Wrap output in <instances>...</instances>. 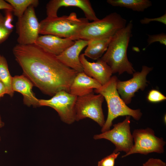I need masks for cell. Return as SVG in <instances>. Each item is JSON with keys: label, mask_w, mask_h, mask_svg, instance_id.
Wrapping results in <instances>:
<instances>
[{"label": "cell", "mask_w": 166, "mask_h": 166, "mask_svg": "<svg viewBox=\"0 0 166 166\" xmlns=\"http://www.w3.org/2000/svg\"><path fill=\"white\" fill-rule=\"evenodd\" d=\"M13 53L23 74L45 94L53 96L61 91L69 93L71 85L78 72L66 66L56 56L35 44H17Z\"/></svg>", "instance_id": "1"}, {"label": "cell", "mask_w": 166, "mask_h": 166, "mask_svg": "<svg viewBox=\"0 0 166 166\" xmlns=\"http://www.w3.org/2000/svg\"><path fill=\"white\" fill-rule=\"evenodd\" d=\"M132 28L131 21L117 32L112 37L107 50L101 58L110 66L113 73H118L120 75L126 72L133 74L135 71L127 56Z\"/></svg>", "instance_id": "2"}, {"label": "cell", "mask_w": 166, "mask_h": 166, "mask_svg": "<svg viewBox=\"0 0 166 166\" xmlns=\"http://www.w3.org/2000/svg\"><path fill=\"white\" fill-rule=\"evenodd\" d=\"M118 80L116 76H112L105 84L94 90L95 93L103 96L107 105V117L104 125L102 127L101 132L110 130L113 125V121L119 116H129L138 121L142 115L140 109H131L121 98L117 89Z\"/></svg>", "instance_id": "3"}, {"label": "cell", "mask_w": 166, "mask_h": 166, "mask_svg": "<svg viewBox=\"0 0 166 166\" xmlns=\"http://www.w3.org/2000/svg\"><path fill=\"white\" fill-rule=\"evenodd\" d=\"M89 22L85 18H78L74 12L68 15L46 17L39 22V34L69 38L75 41L78 40L81 31Z\"/></svg>", "instance_id": "4"}, {"label": "cell", "mask_w": 166, "mask_h": 166, "mask_svg": "<svg viewBox=\"0 0 166 166\" xmlns=\"http://www.w3.org/2000/svg\"><path fill=\"white\" fill-rule=\"evenodd\" d=\"M126 20L117 12L106 15L102 19L89 22L81 30L78 40L89 41L112 37L126 25Z\"/></svg>", "instance_id": "5"}, {"label": "cell", "mask_w": 166, "mask_h": 166, "mask_svg": "<svg viewBox=\"0 0 166 166\" xmlns=\"http://www.w3.org/2000/svg\"><path fill=\"white\" fill-rule=\"evenodd\" d=\"M132 135L133 145L130 151L122 156V158L136 153L147 155L153 152H164L166 142L162 138L156 136L151 128L135 129Z\"/></svg>", "instance_id": "6"}, {"label": "cell", "mask_w": 166, "mask_h": 166, "mask_svg": "<svg viewBox=\"0 0 166 166\" xmlns=\"http://www.w3.org/2000/svg\"><path fill=\"white\" fill-rule=\"evenodd\" d=\"M104 99L102 95H95L93 92L77 97L75 107V121L89 118L102 127L105 122L102 109Z\"/></svg>", "instance_id": "7"}, {"label": "cell", "mask_w": 166, "mask_h": 166, "mask_svg": "<svg viewBox=\"0 0 166 166\" xmlns=\"http://www.w3.org/2000/svg\"><path fill=\"white\" fill-rule=\"evenodd\" d=\"M130 116H126L123 121L113 125V128L112 129L94 135V139H103L110 141L115 147L114 152L123 151L125 154L128 153L133 145L130 130Z\"/></svg>", "instance_id": "8"}, {"label": "cell", "mask_w": 166, "mask_h": 166, "mask_svg": "<svg viewBox=\"0 0 166 166\" xmlns=\"http://www.w3.org/2000/svg\"><path fill=\"white\" fill-rule=\"evenodd\" d=\"M77 97L61 91L49 99H39V106H47L55 109L61 120L68 124L75 121V107Z\"/></svg>", "instance_id": "9"}, {"label": "cell", "mask_w": 166, "mask_h": 166, "mask_svg": "<svg viewBox=\"0 0 166 166\" xmlns=\"http://www.w3.org/2000/svg\"><path fill=\"white\" fill-rule=\"evenodd\" d=\"M34 8L32 6H30L23 14L18 18L16 27L18 44H34L39 36L40 24Z\"/></svg>", "instance_id": "10"}, {"label": "cell", "mask_w": 166, "mask_h": 166, "mask_svg": "<svg viewBox=\"0 0 166 166\" xmlns=\"http://www.w3.org/2000/svg\"><path fill=\"white\" fill-rule=\"evenodd\" d=\"M153 69L146 65L142 66L141 72L134 73L131 79L124 81L118 80L117 84V92L126 105L131 102L132 98L139 89L144 90L147 86L146 77Z\"/></svg>", "instance_id": "11"}, {"label": "cell", "mask_w": 166, "mask_h": 166, "mask_svg": "<svg viewBox=\"0 0 166 166\" xmlns=\"http://www.w3.org/2000/svg\"><path fill=\"white\" fill-rule=\"evenodd\" d=\"M69 6L77 7L81 9L88 20L94 21L99 19L88 0H51L46 6L47 17H57V11L60 7Z\"/></svg>", "instance_id": "12"}, {"label": "cell", "mask_w": 166, "mask_h": 166, "mask_svg": "<svg viewBox=\"0 0 166 166\" xmlns=\"http://www.w3.org/2000/svg\"><path fill=\"white\" fill-rule=\"evenodd\" d=\"M79 59L83 71L88 76L93 78L101 85L107 83L113 74L112 69L107 63L101 58L95 62H90L84 53L80 55Z\"/></svg>", "instance_id": "13"}, {"label": "cell", "mask_w": 166, "mask_h": 166, "mask_svg": "<svg viewBox=\"0 0 166 166\" xmlns=\"http://www.w3.org/2000/svg\"><path fill=\"white\" fill-rule=\"evenodd\" d=\"M74 42L70 38L47 34L39 36L34 44L44 51L57 56L72 45Z\"/></svg>", "instance_id": "14"}, {"label": "cell", "mask_w": 166, "mask_h": 166, "mask_svg": "<svg viewBox=\"0 0 166 166\" xmlns=\"http://www.w3.org/2000/svg\"><path fill=\"white\" fill-rule=\"evenodd\" d=\"M88 42L89 41L81 39L75 41L72 45L56 57L66 66L78 73L83 72V68L79 59L80 54L84 48L87 46Z\"/></svg>", "instance_id": "15"}, {"label": "cell", "mask_w": 166, "mask_h": 166, "mask_svg": "<svg viewBox=\"0 0 166 166\" xmlns=\"http://www.w3.org/2000/svg\"><path fill=\"white\" fill-rule=\"evenodd\" d=\"M12 86L14 92H18L22 95L25 105L29 107L39 106V99L35 97L32 91L34 85L24 75H15L13 77Z\"/></svg>", "instance_id": "16"}, {"label": "cell", "mask_w": 166, "mask_h": 166, "mask_svg": "<svg viewBox=\"0 0 166 166\" xmlns=\"http://www.w3.org/2000/svg\"><path fill=\"white\" fill-rule=\"evenodd\" d=\"M101 85L95 79L83 72L78 73L74 78L70 88L69 93L77 97L85 96L93 92Z\"/></svg>", "instance_id": "17"}, {"label": "cell", "mask_w": 166, "mask_h": 166, "mask_svg": "<svg viewBox=\"0 0 166 166\" xmlns=\"http://www.w3.org/2000/svg\"><path fill=\"white\" fill-rule=\"evenodd\" d=\"M112 37L89 40L85 56L94 60L100 58L107 50Z\"/></svg>", "instance_id": "18"}, {"label": "cell", "mask_w": 166, "mask_h": 166, "mask_svg": "<svg viewBox=\"0 0 166 166\" xmlns=\"http://www.w3.org/2000/svg\"><path fill=\"white\" fill-rule=\"evenodd\" d=\"M106 2L113 6L125 7L138 12H143L152 5L149 0H107Z\"/></svg>", "instance_id": "19"}, {"label": "cell", "mask_w": 166, "mask_h": 166, "mask_svg": "<svg viewBox=\"0 0 166 166\" xmlns=\"http://www.w3.org/2000/svg\"><path fill=\"white\" fill-rule=\"evenodd\" d=\"M12 77L9 72L6 58L0 55V80L4 84L6 94L12 97L14 93L12 86Z\"/></svg>", "instance_id": "20"}, {"label": "cell", "mask_w": 166, "mask_h": 166, "mask_svg": "<svg viewBox=\"0 0 166 166\" xmlns=\"http://www.w3.org/2000/svg\"><path fill=\"white\" fill-rule=\"evenodd\" d=\"M12 6L13 12L18 18L21 17L27 8L32 6L37 7L39 3L38 0H6Z\"/></svg>", "instance_id": "21"}, {"label": "cell", "mask_w": 166, "mask_h": 166, "mask_svg": "<svg viewBox=\"0 0 166 166\" xmlns=\"http://www.w3.org/2000/svg\"><path fill=\"white\" fill-rule=\"evenodd\" d=\"M12 31L5 26L4 16L0 12V44L8 38Z\"/></svg>", "instance_id": "22"}, {"label": "cell", "mask_w": 166, "mask_h": 166, "mask_svg": "<svg viewBox=\"0 0 166 166\" xmlns=\"http://www.w3.org/2000/svg\"><path fill=\"white\" fill-rule=\"evenodd\" d=\"M120 153L113 152L98 161L97 166H114L115 161Z\"/></svg>", "instance_id": "23"}, {"label": "cell", "mask_w": 166, "mask_h": 166, "mask_svg": "<svg viewBox=\"0 0 166 166\" xmlns=\"http://www.w3.org/2000/svg\"><path fill=\"white\" fill-rule=\"evenodd\" d=\"M147 98L150 102L157 103L165 100L166 97L159 91L152 89L148 93Z\"/></svg>", "instance_id": "24"}, {"label": "cell", "mask_w": 166, "mask_h": 166, "mask_svg": "<svg viewBox=\"0 0 166 166\" xmlns=\"http://www.w3.org/2000/svg\"><path fill=\"white\" fill-rule=\"evenodd\" d=\"M147 46L155 42H158L160 44L166 45V34L162 33L156 34H148Z\"/></svg>", "instance_id": "25"}, {"label": "cell", "mask_w": 166, "mask_h": 166, "mask_svg": "<svg viewBox=\"0 0 166 166\" xmlns=\"http://www.w3.org/2000/svg\"><path fill=\"white\" fill-rule=\"evenodd\" d=\"M140 23L142 24H147L152 22H157L166 25V13H165L163 15L157 18H144L140 21Z\"/></svg>", "instance_id": "26"}, {"label": "cell", "mask_w": 166, "mask_h": 166, "mask_svg": "<svg viewBox=\"0 0 166 166\" xmlns=\"http://www.w3.org/2000/svg\"><path fill=\"white\" fill-rule=\"evenodd\" d=\"M13 11L9 10H6L5 15L4 16L5 24V26L10 30H13L14 26L12 24L13 16Z\"/></svg>", "instance_id": "27"}, {"label": "cell", "mask_w": 166, "mask_h": 166, "mask_svg": "<svg viewBox=\"0 0 166 166\" xmlns=\"http://www.w3.org/2000/svg\"><path fill=\"white\" fill-rule=\"evenodd\" d=\"M143 166H166V163L161 159L150 158L143 164Z\"/></svg>", "instance_id": "28"}, {"label": "cell", "mask_w": 166, "mask_h": 166, "mask_svg": "<svg viewBox=\"0 0 166 166\" xmlns=\"http://www.w3.org/2000/svg\"><path fill=\"white\" fill-rule=\"evenodd\" d=\"M0 10H9L13 11L12 6L6 0H0Z\"/></svg>", "instance_id": "29"}, {"label": "cell", "mask_w": 166, "mask_h": 166, "mask_svg": "<svg viewBox=\"0 0 166 166\" xmlns=\"http://www.w3.org/2000/svg\"><path fill=\"white\" fill-rule=\"evenodd\" d=\"M6 94V89L4 84L0 81V99Z\"/></svg>", "instance_id": "30"}, {"label": "cell", "mask_w": 166, "mask_h": 166, "mask_svg": "<svg viewBox=\"0 0 166 166\" xmlns=\"http://www.w3.org/2000/svg\"><path fill=\"white\" fill-rule=\"evenodd\" d=\"M4 125V123L2 121L1 115L0 114V128H2ZM1 140V137L0 136V141Z\"/></svg>", "instance_id": "31"}, {"label": "cell", "mask_w": 166, "mask_h": 166, "mask_svg": "<svg viewBox=\"0 0 166 166\" xmlns=\"http://www.w3.org/2000/svg\"><path fill=\"white\" fill-rule=\"evenodd\" d=\"M0 81H1L0 80Z\"/></svg>", "instance_id": "32"}]
</instances>
